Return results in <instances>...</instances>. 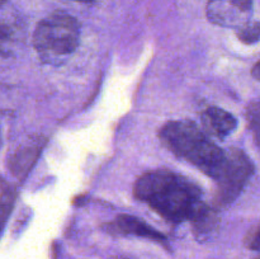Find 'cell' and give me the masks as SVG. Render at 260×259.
<instances>
[{
    "label": "cell",
    "mask_w": 260,
    "mask_h": 259,
    "mask_svg": "<svg viewBox=\"0 0 260 259\" xmlns=\"http://www.w3.org/2000/svg\"><path fill=\"white\" fill-rule=\"evenodd\" d=\"M161 144L179 159L217 179L226 161V152L207 139L197 124L189 121H172L159 132Z\"/></svg>",
    "instance_id": "7a4b0ae2"
},
{
    "label": "cell",
    "mask_w": 260,
    "mask_h": 259,
    "mask_svg": "<svg viewBox=\"0 0 260 259\" xmlns=\"http://www.w3.org/2000/svg\"><path fill=\"white\" fill-rule=\"evenodd\" d=\"M253 0H208L206 13L211 23L225 28H240L249 22Z\"/></svg>",
    "instance_id": "5b68a950"
},
{
    "label": "cell",
    "mask_w": 260,
    "mask_h": 259,
    "mask_svg": "<svg viewBox=\"0 0 260 259\" xmlns=\"http://www.w3.org/2000/svg\"><path fill=\"white\" fill-rule=\"evenodd\" d=\"M255 259H260V256H258V258H255Z\"/></svg>",
    "instance_id": "e0dca14e"
},
{
    "label": "cell",
    "mask_w": 260,
    "mask_h": 259,
    "mask_svg": "<svg viewBox=\"0 0 260 259\" xmlns=\"http://www.w3.org/2000/svg\"><path fill=\"white\" fill-rule=\"evenodd\" d=\"M248 121L253 131L254 141L260 149V103L254 104L248 112Z\"/></svg>",
    "instance_id": "8fae6325"
},
{
    "label": "cell",
    "mask_w": 260,
    "mask_h": 259,
    "mask_svg": "<svg viewBox=\"0 0 260 259\" xmlns=\"http://www.w3.org/2000/svg\"><path fill=\"white\" fill-rule=\"evenodd\" d=\"M255 168L250 157L239 149H230L226 152V161L216 179L215 202L218 207H228L235 202L244 188L253 177Z\"/></svg>",
    "instance_id": "277c9868"
},
{
    "label": "cell",
    "mask_w": 260,
    "mask_h": 259,
    "mask_svg": "<svg viewBox=\"0 0 260 259\" xmlns=\"http://www.w3.org/2000/svg\"><path fill=\"white\" fill-rule=\"evenodd\" d=\"M244 244L250 250H260V222L250 229L244 239Z\"/></svg>",
    "instance_id": "7c38bea8"
},
{
    "label": "cell",
    "mask_w": 260,
    "mask_h": 259,
    "mask_svg": "<svg viewBox=\"0 0 260 259\" xmlns=\"http://www.w3.org/2000/svg\"><path fill=\"white\" fill-rule=\"evenodd\" d=\"M251 75H253L256 80L260 81V61H258V62L254 65L253 70H251Z\"/></svg>",
    "instance_id": "5bb4252c"
},
{
    "label": "cell",
    "mask_w": 260,
    "mask_h": 259,
    "mask_svg": "<svg viewBox=\"0 0 260 259\" xmlns=\"http://www.w3.org/2000/svg\"><path fill=\"white\" fill-rule=\"evenodd\" d=\"M113 259H132V258H128V256H122V255H118V256H114Z\"/></svg>",
    "instance_id": "9a60e30c"
},
{
    "label": "cell",
    "mask_w": 260,
    "mask_h": 259,
    "mask_svg": "<svg viewBox=\"0 0 260 259\" xmlns=\"http://www.w3.org/2000/svg\"><path fill=\"white\" fill-rule=\"evenodd\" d=\"M190 222H192L196 239L203 243V241L212 239L213 235L217 233L218 225H220V216L217 215L216 210L205 203Z\"/></svg>",
    "instance_id": "ba28073f"
},
{
    "label": "cell",
    "mask_w": 260,
    "mask_h": 259,
    "mask_svg": "<svg viewBox=\"0 0 260 259\" xmlns=\"http://www.w3.org/2000/svg\"><path fill=\"white\" fill-rule=\"evenodd\" d=\"M38 151H40V146L35 145V146H27L25 149L19 150L17 152V155L13 159V169L15 173H22L25 172L24 169H28L30 165V160H35L37 156Z\"/></svg>",
    "instance_id": "9c48e42d"
},
{
    "label": "cell",
    "mask_w": 260,
    "mask_h": 259,
    "mask_svg": "<svg viewBox=\"0 0 260 259\" xmlns=\"http://www.w3.org/2000/svg\"><path fill=\"white\" fill-rule=\"evenodd\" d=\"M79 37L78 20L65 12H55L37 24L33 33V46L43 61L60 62L76 50Z\"/></svg>",
    "instance_id": "3957f363"
},
{
    "label": "cell",
    "mask_w": 260,
    "mask_h": 259,
    "mask_svg": "<svg viewBox=\"0 0 260 259\" xmlns=\"http://www.w3.org/2000/svg\"><path fill=\"white\" fill-rule=\"evenodd\" d=\"M104 228L112 234L134 235L139 236V238L150 239V240H154L156 241V243L161 244L164 248L169 249V244H168L165 235H162L161 233L155 230L154 228H151V226H150L149 223L145 222L144 220L135 217V216L119 215L116 220L104 225Z\"/></svg>",
    "instance_id": "8992f818"
},
{
    "label": "cell",
    "mask_w": 260,
    "mask_h": 259,
    "mask_svg": "<svg viewBox=\"0 0 260 259\" xmlns=\"http://www.w3.org/2000/svg\"><path fill=\"white\" fill-rule=\"evenodd\" d=\"M76 2H80V3H90L93 0H76Z\"/></svg>",
    "instance_id": "2e32d148"
},
{
    "label": "cell",
    "mask_w": 260,
    "mask_h": 259,
    "mask_svg": "<svg viewBox=\"0 0 260 259\" xmlns=\"http://www.w3.org/2000/svg\"><path fill=\"white\" fill-rule=\"evenodd\" d=\"M3 220H5V216L9 212L10 208H12V203L14 197H13V192L10 188H7V183L3 182Z\"/></svg>",
    "instance_id": "4fadbf2b"
},
{
    "label": "cell",
    "mask_w": 260,
    "mask_h": 259,
    "mask_svg": "<svg viewBox=\"0 0 260 259\" xmlns=\"http://www.w3.org/2000/svg\"><path fill=\"white\" fill-rule=\"evenodd\" d=\"M134 193L137 200L147 203L172 223L192 221L205 205L200 188L170 170H154L142 174L135 183Z\"/></svg>",
    "instance_id": "6da1fadb"
},
{
    "label": "cell",
    "mask_w": 260,
    "mask_h": 259,
    "mask_svg": "<svg viewBox=\"0 0 260 259\" xmlns=\"http://www.w3.org/2000/svg\"><path fill=\"white\" fill-rule=\"evenodd\" d=\"M203 128L218 140H223L236 128L238 121L228 111L218 107H210L201 116Z\"/></svg>",
    "instance_id": "52a82bcc"
},
{
    "label": "cell",
    "mask_w": 260,
    "mask_h": 259,
    "mask_svg": "<svg viewBox=\"0 0 260 259\" xmlns=\"http://www.w3.org/2000/svg\"><path fill=\"white\" fill-rule=\"evenodd\" d=\"M236 36L245 45H253L260 41V22L245 23L236 29Z\"/></svg>",
    "instance_id": "30bf717a"
}]
</instances>
